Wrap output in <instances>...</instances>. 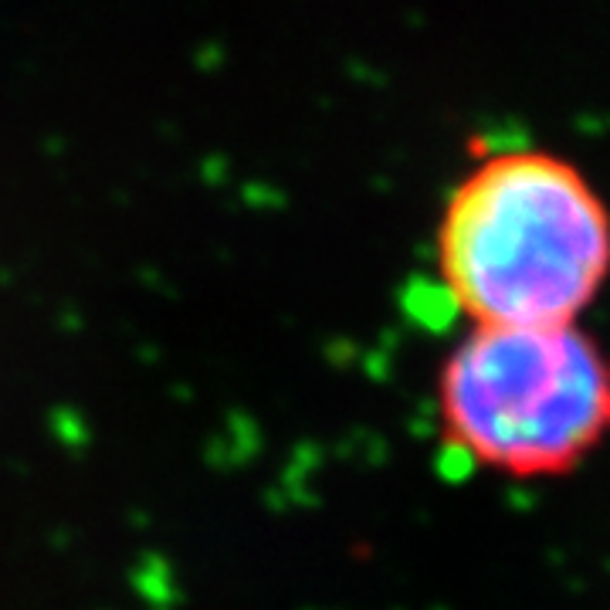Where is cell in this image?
I'll return each mask as SVG.
<instances>
[{
  "mask_svg": "<svg viewBox=\"0 0 610 610\" xmlns=\"http://www.w3.org/2000/svg\"><path fill=\"white\" fill-rule=\"evenodd\" d=\"M438 272L468 326H573L610 278V211L549 150L482 153L444 200Z\"/></svg>",
  "mask_w": 610,
  "mask_h": 610,
  "instance_id": "cell-1",
  "label": "cell"
},
{
  "mask_svg": "<svg viewBox=\"0 0 610 610\" xmlns=\"http://www.w3.org/2000/svg\"><path fill=\"white\" fill-rule=\"evenodd\" d=\"M448 444L482 472L536 482L610 444V353L573 326H468L438 373Z\"/></svg>",
  "mask_w": 610,
  "mask_h": 610,
  "instance_id": "cell-2",
  "label": "cell"
}]
</instances>
